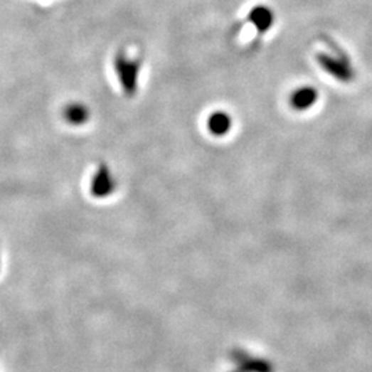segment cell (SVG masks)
<instances>
[{
  "mask_svg": "<svg viewBox=\"0 0 372 372\" xmlns=\"http://www.w3.org/2000/svg\"><path fill=\"white\" fill-rule=\"evenodd\" d=\"M90 112L87 108L82 104H70L64 110V117L69 124L73 126H80L87 122Z\"/></svg>",
  "mask_w": 372,
  "mask_h": 372,
  "instance_id": "ba28073f",
  "label": "cell"
},
{
  "mask_svg": "<svg viewBox=\"0 0 372 372\" xmlns=\"http://www.w3.org/2000/svg\"><path fill=\"white\" fill-rule=\"evenodd\" d=\"M248 21L255 26V29L261 35H263L272 28L275 22V14L267 6H255L248 14Z\"/></svg>",
  "mask_w": 372,
  "mask_h": 372,
  "instance_id": "8992f818",
  "label": "cell"
},
{
  "mask_svg": "<svg viewBox=\"0 0 372 372\" xmlns=\"http://www.w3.org/2000/svg\"><path fill=\"white\" fill-rule=\"evenodd\" d=\"M316 60H317L319 65L321 66V69L324 72H327L329 76L336 79L338 82L351 83L354 80V70L346 55L335 57L334 54L320 53L316 55Z\"/></svg>",
  "mask_w": 372,
  "mask_h": 372,
  "instance_id": "7a4b0ae2",
  "label": "cell"
},
{
  "mask_svg": "<svg viewBox=\"0 0 372 372\" xmlns=\"http://www.w3.org/2000/svg\"><path fill=\"white\" fill-rule=\"evenodd\" d=\"M230 357L238 366V372H273V367L267 360L254 357L241 349L230 351Z\"/></svg>",
  "mask_w": 372,
  "mask_h": 372,
  "instance_id": "3957f363",
  "label": "cell"
},
{
  "mask_svg": "<svg viewBox=\"0 0 372 372\" xmlns=\"http://www.w3.org/2000/svg\"><path fill=\"white\" fill-rule=\"evenodd\" d=\"M115 69L119 78L122 88L127 97H134L138 88L139 76V63L137 60L129 58L126 54H117L115 60Z\"/></svg>",
  "mask_w": 372,
  "mask_h": 372,
  "instance_id": "6da1fadb",
  "label": "cell"
},
{
  "mask_svg": "<svg viewBox=\"0 0 372 372\" xmlns=\"http://www.w3.org/2000/svg\"><path fill=\"white\" fill-rule=\"evenodd\" d=\"M319 98L317 90L312 86L297 88L289 97V105L295 110L304 112L312 108Z\"/></svg>",
  "mask_w": 372,
  "mask_h": 372,
  "instance_id": "277c9868",
  "label": "cell"
},
{
  "mask_svg": "<svg viewBox=\"0 0 372 372\" xmlns=\"http://www.w3.org/2000/svg\"><path fill=\"white\" fill-rule=\"evenodd\" d=\"M232 127V119L225 112H214L207 120V129L216 137L226 135Z\"/></svg>",
  "mask_w": 372,
  "mask_h": 372,
  "instance_id": "52a82bcc",
  "label": "cell"
},
{
  "mask_svg": "<svg viewBox=\"0 0 372 372\" xmlns=\"http://www.w3.org/2000/svg\"><path fill=\"white\" fill-rule=\"evenodd\" d=\"M115 179L112 176V173L108 170V167L102 166L97 174L94 176L92 184H91V192L97 197L110 196L115 191Z\"/></svg>",
  "mask_w": 372,
  "mask_h": 372,
  "instance_id": "5b68a950",
  "label": "cell"
}]
</instances>
